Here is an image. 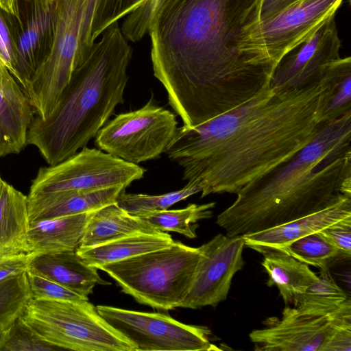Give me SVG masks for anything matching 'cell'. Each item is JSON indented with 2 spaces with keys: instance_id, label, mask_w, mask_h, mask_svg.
I'll use <instances>...</instances> for the list:
<instances>
[{
  "instance_id": "cell-36",
  "label": "cell",
  "mask_w": 351,
  "mask_h": 351,
  "mask_svg": "<svg viewBox=\"0 0 351 351\" xmlns=\"http://www.w3.org/2000/svg\"><path fill=\"white\" fill-rule=\"evenodd\" d=\"M0 59L15 77L16 51L8 14L0 9Z\"/></svg>"
},
{
  "instance_id": "cell-15",
  "label": "cell",
  "mask_w": 351,
  "mask_h": 351,
  "mask_svg": "<svg viewBox=\"0 0 351 351\" xmlns=\"http://www.w3.org/2000/svg\"><path fill=\"white\" fill-rule=\"evenodd\" d=\"M335 16L329 18L310 38L280 59L272 73L271 87L295 89L321 82L328 65L341 58V40Z\"/></svg>"
},
{
  "instance_id": "cell-19",
  "label": "cell",
  "mask_w": 351,
  "mask_h": 351,
  "mask_svg": "<svg viewBox=\"0 0 351 351\" xmlns=\"http://www.w3.org/2000/svg\"><path fill=\"white\" fill-rule=\"evenodd\" d=\"M125 189L114 186L27 196L29 219L32 221L92 212L117 202L118 196Z\"/></svg>"
},
{
  "instance_id": "cell-8",
  "label": "cell",
  "mask_w": 351,
  "mask_h": 351,
  "mask_svg": "<svg viewBox=\"0 0 351 351\" xmlns=\"http://www.w3.org/2000/svg\"><path fill=\"white\" fill-rule=\"evenodd\" d=\"M145 171L138 165L86 146L60 162L40 167L27 196L114 186L125 189L141 179Z\"/></svg>"
},
{
  "instance_id": "cell-22",
  "label": "cell",
  "mask_w": 351,
  "mask_h": 351,
  "mask_svg": "<svg viewBox=\"0 0 351 351\" xmlns=\"http://www.w3.org/2000/svg\"><path fill=\"white\" fill-rule=\"evenodd\" d=\"M29 222L27 196L3 180L0 193V253H28Z\"/></svg>"
},
{
  "instance_id": "cell-31",
  "label": "cell",
  "mask_w": 351,
  "mask_h": 351,
  "mask_svg": "<svg viewBox=\"0 0 351 351\" xmlns=\"http://www.w3.org/2000/svg\"><path fill=\"white\" fill-rule=\"evenodd\" d=\"M60 350L42 339L20 317L0 335V351Z\"/></svg>"
},
{
  "instance_id": "cell-27",
  "label": "cell",
  "mask_w": 351,
  "mask_h": 351,
  "mask_svg": "<svg viewBox=\"0 0 351 351\" xmlns=\"http://www.w3.org/2000/svg\"><path fill=\"white\" fill-rule=\"evenodd\" d=\"M350 298L330 271H320L318 278L306 289L294 307L308 315L330 316Z\"/></svg>"
},
{
  "instance_id": "cell-29",
  "label": "cell",
  "mask_w": 351,
  "mask_h": 351,
  "mask_svg": "<svg viewBox=\"0 0 351 351\" xmlns=\"http://www.w3.org/2000/svg\"><path fill=\"white\" fill-rule=\"evenodd\" d=\"M285 252L308 265L318 267L320 271H330V266L345 256L328 242L319 232L298 239L283 250Z\"/></svg>"
},
{
  "instance_id": "cell-28",
  "label": "cell",
  "mask_w": 351,
  "mask_h": 351,
  "mask_svg": "<svg viewBox=\"0 0 351 351\" xmlns=\"http://www.w3.org/2000/svg\"><path fill=\"white\" fill-rule=\"evenodd\" d=\"M199 192H201V187L193 181H189L180 190L159 195L128 193L123 190L118 196L117 204L129 214L137 217L167 210L173 204Z\"/></svg>"
},
{
  "instance_id": "cell-9",
  "label": "cell",
  "mask_w": 351,
  "mask_h": 351,
  "mask_svg": "<svg viewBox=\"0 0 351 351\" xmlns=\"http://www.w3.org/2000/svg\"><path fill=\"white\" fill-rule=\"evenodd\" d=\"M152 97L142 108L117 115L95 136L99 149L138 165L165 152L177 130L176 115Z\"/></svg>"
},
{
  "instance_id": "cell-34",
  "label": "cell",
  "mask_w": 351,
  "mask_h": 351,
  "mask_svg": "<svg viewBox=\"0 0 351 351\" xmlns=\"http://www.w3.org/2000/svg\"><path fill=\"white\" fill-rule=\"evenodd\" d=\"M32 299L84 302L88 300L77 293L40 275L27 271Z\"/></svg>"
},
{
  "instance_id": "cell-32",
  "label": "cell",
  "mask_w": 351,
  "mask_h": 351,
  "mask_svg": "<svg viewBox=\"0 0 351 351\" xmlns=\"http://www.w3.org/2000/svg\"><path fill=\"white\" fill-rule=\"evenodd\" d=\"M143 0H98L93 16L90 38L95 43L112 24L135 10Z\"/></svg>"
},
{
  "instance_id": "cell-30",
  "label": "cell",
  "mask_w": 351,
  "mask_h": 351,
  "mask_svg": "<svg viewBox=\"0 0 351 351\" xmlns=\"http://www.w3.org/2000/svg\"><path fill=\"white\" fill-rule=\"evenodd\" d=\"M31 300L27 271L0 281V335L21 317Z\"/></svg>"
},
{
  "instance_id": "cell-21",
  "label": "cell",
  "mask_w": 351,
  "mask_h": 351,
  "mask_svg": "<svg viewBox=\"0 0 351 351\" xmlns=\"http://www.w3.org/2000/svg\"><path fill=\"white\" fill-rule=\"evenodd\" d=\"M157 232H160L115 202L92 212L79 247H93L134 234Z\"/></svg>"
},
{
  "instance_id": "cell-1",
  "label": "cell",
  "mask_w": 351,
  "mask_h": 351,
  "mask_svg": "<svg viewBox=\"0 0 351 351\" xmlns=\"http://www.w3.org/2000/svg\"><path fill=\"white\" fill-rule=\"evenodd\" d=\"M262 0H164L149 27L154 75L193 128L270 85L274 68L242 50Z\"/></svg>"
},
{
  "instance_id": "cell-18",
  "label": "cell",
  "mask_w": 351,
  "mask_h": 351,
  "mask_svg": "<svg viewBox=\"0 0 351 351\" xmlns=\"http://www.w3.org/2000/svg\"><path fill=\"white\" fill-rule=\"evenodd\" d=\"M27 271L50 279L88 298L97 285H109L97 269L85 263L75 251L34 256Z\"/></svg>"
},
{
  "instance_id": "cell-38",
  "label": "cell",
  "mask_w": 351,
  "mask_h": 351,
  "mask_svg": "<svg viewBox=\"0 0 351 351\" xmlns=\"http://www.w3.org/2000/svg\"><path fill=\"white\" fill-rule=\"evenodd\" d=\"M98 0H86L81 28V42L77 66L86 58L94 43L91 40L90 31L93 16Z\"/></svg>"
},
{
  "instance_id": "cell-37",
  "label": "cell",
  "mask_w": 351,
  "mask_h": 351,
  "mask_svg": "<svg viewBox=\"0 0 351 351\" xmlns=\"http://www.w3.org/2000/svg\"><path fill=\"white\" fill-rule=\"evenodd\" d=\"M34 256L28 253H0V281L27 271Z\"/></svg>"
},
{
  "instance_id": "cell-23",
  "label": "cell",
  "mask_w": 351,
  "mask_h": 351,
  "mask_svg": "<svg viewBox=\"0 0 351 351\" xmlns=\"http://www.w3.org/2000/svg\"><path fill=\"white\" fill-rule=\"evenodd\" d=\"M261 265L268 275V287L276 286L287 306L297 304L318 276L309 266L282 252L263 254Z\"/></svg>"
},
{
  "instance_id": "cell-6",
  "label": "cell",
  "mask_w": 351,
  "mask_h": 351,
  "mask_svg": "<svg viewBox=\"0 0 351 351\" xmlns=\"http://www.w3.org/2000/svg\"><path fill=\"white\" fill-rule=\"evenodd\" d=\"M21 317L42 339L60 350L135 351L88 300L32 299Z\"/></svg>"
},
{
  "instance_id": "cell-35",
  "label": "cell",
  "mask_w": 351,
  "mask_h": 351,
  "mask_svg": "<svg viewBox=\"0 0 351 351\" xmlns=\"http://www.w3.org/2000/svg\"><path fill=\"white\" fill-rule=\"evenodd\" d=\"M319 234L345 257L351 256V217H346L320 230Z\"/></svg>"
},
{
  "instance_id": "cell-41",
  "label": "cell",
  "mask_w": 351,
  "mask_h": 351,
  "mask_svg": "<svg viewBox=\"0 0 351 351\" xmlns=\"http://www.w3.org/2000/svg\"><path fill=\"white\" fill-rule=\"evenodd\" d=\"M0 9L16 16L17 19H20L19 0H0Z\"/></svg>"
},
{
  "instance_id": "cell-39",
  "label": "cell",
  "mask_w": 351,
  "mask_h": 351,
  "mask_svg": "<svg viewBox=\"0 0 351 351\" xmlns=\"http://www.w3.org/2000/svg\"><path fill=\"white\" fill-rule=\"evenodd\" d=\"M322 351H351V326L337 327L330 335Z\"/></svg>"
},
{
  "instance_id": "cell-20",
  "label": "cell",
  "mask_w": 351,
  "mask_h": 351,
  "mask_svg": "<svg viewBox=\"0 0 351 351\" xmlns=\"http://www.w3.org/2000/svg\"><path fill=\"white\" fill-rule=\"evenodd\" d=\"M92 212L30 221L28 253L36 256L75 251Z\"/></svg>"
},
{
  "instance_id": "cell-33",
  "label": "cell",
  "mask_w": 351,
  "mask_h": 351,
  "mask_svg": "<svg viewBox=\"0 0 351 351\" xmlns=\"http://www.w3.org/2000/svg\"><path fill=\"white\" fill-rule=\"evenodd\" d=\"M163 1L143 0L135 10L127 15L121 29L128 41H139L148 33L151 20Z\"/></svg>"
},
{
  "instance_id": "cell-25",
  "label": "cell",
  "mask_w": 351,
  "mask_h": 351,
  "mask_svg": "<svg viewBox=\"0 0 351 351\" xmlns=\"http://www.w3.org/2000/svg\"><path fill=\"white\" fill-rule=\"evenodd\" d=\"M322 77L328 88L319 119L326 123L351 112V58H340L331 62Z\"/></svg>"
},
{
  "instance_id": "cell-40",
  "label": "cell",
  "mask_w": 351,
  "mask_h": 351,
  "mask_svg": "<svg viewBox=\"0 0 351 351\" xmlns=\"http://www.w3.org/2000/svg\"><path fill=\"white\" fill-rule=\"evenodd\" d=\"M298 1L300 0H262L260 21L274 16Z\"/></svg>"
},
{
  "instance_id": "cell-4",
  "label": "cell",
  "mask_w": 351,
  "mask_h": 351,
  "mask_svg": "<svg viewBox=\"0 0 351 351\" xmlns=\"http://www.w3.org/2000/svg\"><path fill=\"white\" fill-rule=\"evenodd\" d=\"M100 36L49 115L42 119L34 114L28 129L27 145L35 146L49 165L86 147L124 102L132 49L118 22Z\"/></svg>"
},
{
  "instance_id": "cell-7",
  "label": "cell",
  "mask_w": 351,
  "mask_h": 351,
  "mask_svg": "<svg viewBox=\"0 0 351 351\" xmlns=\"http://www.w3.org/2000/svg\"><path fill=\"white\" fill-rule=\"evenodd\" d=\"M56 25L51 51L24 90L35 115L51 112L77 66L86 0H56Z\"/></svg>"
},
{
  "instance_id": "cell-42",
  "label": "cell",
  "mask_w": 351,
  "mask_h": 351,
  "mask_svg": "<svg viewBox=\"0 0 351 351\" xmlns=\"http://www.w3.org/2000/svg\"><path fill=\"white\" fill-rule=\"evenodd\" d=\"M2 181H3V180L1 178V176H0V193H1V188Z\"/></svg>"
},
{
  "instance_id": "cell-24",
  "label": "cell",
  "mask_w": 351,
  "mask_h": 351,
  "mask_svg": "<svg viewBox=\"0 0 351 351\" xmlns=\"http://www.w3.org/2000/svg\"><path fill=\"white\" fill-rule=\"evenodd\" d=\"M173 241L165 232L138 233L93 247H78L75 252L85 263L98 269L103 265L167 247Z\"/></svg>"
},
{
  "instance_id": "cell-12",
  "label": "cell",
  "mask_w": 351,
  "mask_h": 351,
  "mask_svg": "<svg viewBox=\"0 0 351 351\" xmlns=\"http://www.w3.org/2000/svg\"><path fill=\"white\" fill-rule=\"evenodd\" d=\"M351 326V311L341 307L330 316H315L285 307L280 319H268L267 327L250 333L258 351H322L333 330Z\"/></svg>"
},
{
  "instance_id": "cell-17",
  "label": "cell",
  "mask_w": 351,
  "mask_h": 351,
  "mask_svg": "<svg viewBox=\"0 0 351 351\" xmlns=\"http://www.w3.org/2000/svg\"><path fill=\"white\" fill-rule=\"evenodd\" d=\"M0 59V157L27 145L34 110L21 86Z\"/></svg>"
},
{
  "instance_id": "cell-3",
  "label": "cell",
  "mask_w": 351,
  "mask_h": 351,
  "mask_svg": "<svg viewBox=\"0 0 351 351\" xmlns=\"http://www.w3.org/2000/svg\"><path fill=\"white\" fill-rule=\"evenodd\" d=\"M351 112L323 123L314 139L288 161L237 193L217 217L229 237L263 230L351 196Z\"/></svg>"
},
{
  "instance_id": "cell-13",
  "label": "cell",
  "mask_w": 351,
  "mask_h": 351,
  "mask_svg": "<svg viewBox=\"0 0 351 351\" xmlns=\"http://www.w3.org/2000/svg\"><path fill=\"white\" fill-rule=\"evenodd\" d=\"M242 236L218 234L199 249V259L190 289L180 307L216 306L226 300L232 278L244 265Z\"/></svg>"
},
{
  "instance_id": "cell-10",
  "label": "cell",
  "mask_w": 351,
  "mask_h": 351,
  "mask_svg": "<svg viewBox=\"0 0 351 351\" xmlns=\"http://www.w3.org/2000/svg\"><path fill=\"white\" fill-rule=\"evenodd\" d=\"M343 0H300L245 32L242 50L259 62L275 67L290 49L310 38Z\"/></svg>"
},
{
  "instance_id": "cell-26",
  "label": "cell",
  "mask_w": 351,
  "mask_h": 351,
  "mask_svg": "<svg viewBox=\"0 0 351 351\" xmlns=\"http://www.w3.org/2000/svg\"><path fill=\"white\" fill-rule=\"evenodd\" d=\"M215 202L191 204L177 210H164L137 216L159 232H176L189 239L197 237V223L213 216Z\"/></svg>"
},
{
  "instance_id": "cell-16",
  "label": "cell",
  "mask_w": 351,
  "mask_h": 351,
  "mask_svg": "<svg viewBox=\"0 0 351 351\" xmlns=\"http://www.w3.org/2000/svg\"><path fill=\"white\" fill-rule=\"evenodd\" d=\"M348 217H351V196L343 195L319 211L242 237L245 246L261 254L282 252L293 241Z\"/></svg>"
},
{
  "instance_id": "cell-2",
  "label": "cell",
  "mask_w": 351,
  "mask_h": 351,
  "mask_svg": "<svg viewBox=\"0 0 351 351\" xmlns=\"http://www.w3.org/2000/svg\"><path fill=\"white\" fill-rule=\"evenodd\" d=\"M326 81L301 88L265 87L199 125L178 128L165 152L196 182L201 197L237 194L288 161L315 137Z\"/></svg>"
},
{
  "instance_id": "cell-14",
  "label": "cell",
  "mask_w": 351,
  "mask_h": 351,
  "mask_svg": "<svg viewBox=\"0 0 351 351\" xmlns=\"http://www.w3.org/2000/svg\"><path fill=\"white\" fill-rule=\"evenodd\" d=\"M20 19L8 14L15 45V78L25 90L36 71L48 57L56 25V2L19 0Z\"/></svg>"
},
{
  "instance_id": "cell-11",
  "label": "cell",
  "mask_w": 351,
  "mask_h": 351,
  "mask_svg": "<svg viewBox=\"0 0 351 351\" xmlns=\"http://www.w3.org/2000/svg\"><path fill=\"white\" fill-rule=\"evenodd\" d=\"M99 314L125 337L135 351L220 350L210 341V330L180 322L171 316L98 305Z\"/></svg>"
},
{
  "instance_id": "cell-5",
  "label": "cell",
  "mask_w": 351,
  "mask_h": 351,
  "mask_svg": "<svg viewBox=\"0 0 351 351\" xmlns=\"http://www.w3.org/2000/svg\"><path fill=\"white\" fill-rule=\"evenodd\" d=\"M200 254L199 247L176 241L97 269L107 273L137 302L168 311L180 307L191 286Z\"/></svg>"
},
{
  "instance_id": "cell-43",
  "label": "cell",
  "mask_w": 351,
  "mask_h": 351,
  "mask_svg": "<svg viewBox=\"0 0 351 351\" xmlns=\"http://www.w3.org/2000/svg\"><path fill=\"white\" fill-rule=\"evenodd\" d=\"M51 1H55V0H51Z\"/></svg>"
}]
</instances>
